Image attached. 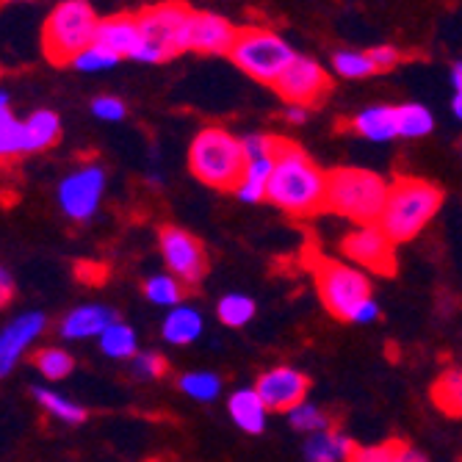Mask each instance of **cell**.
I'll use <instances>...</instances> for the list:
<instances>
[{"label":"cell","mask_w":462,"mask_h":462,"mask_svg":"<svg viewBox=\"0 0 462 462\" xmlns=\"http://www.w3.org/2000/svg\"><path fill=\"white\" fill-rule=\"evenodd\" d=\"M327 183L329 172L321 170L300 144L288 139L280 142L274 172L266 189V199L272 205L297 219L319 217L327 211Z\"/></svg>","instance_id":"obj_1"},{"label":"cell","mask_w":462,"mask_h":462,"mask_svg":"<svg viewBox=\"0 0 462 462\" xmlns=\"http://www.w3.org/2000/svg\"><path fill=\"white\" fill-rule=\"evenodd\" d=\"M391 183L360 166H338L329 172L327 183V211L344 217L357 227L380 225Z\"/></svg>","instance_id":"obj_2"},{"label":"cell","mask_w":462,"mask_h":462,"mask_svg":"<svg viewBox=\"0 0 462 462\" xmlns=\"http://www.w3.org/2000/svg\"><path fill=\"white\" fill-rule=\"evenodd\" d=\"M440 205H443V191L435 183L418 178H396L388 191L380 227L393 244L412 241L438 217Z\"/></svg>","instance_id":"obj_3"},{"label":"cell","mask_w":462,"mask_h":462,"mask_svg":"<svg viewBox=\"0 0 462 462\" xmlns=\"http://www.w3.org/2000/svg\"><path fill=\"white\" fill-rule=\"evenodd\" d=\"M189 170L191 175L211 186L217 191H230L241 186L244 170H246V155L241 147V139H236L225 128H202L189 147Z\"/></svg>","instance_id":"obj_4"},{"label":"cell","mask_w":462,"mask_h":462,"mask_svg":"<svg viewBox=\"0 0 462 462\" xmlns=\"http://www.w3.org/2000/svg\"><path fill=\"white\" fill-rule=\"evenodd\" d=\"M142 48L136 61L142 64H161L172 56L191 51V20L194 9L186 4H155L136 12Z\"/></svg>","instance_id":"obj_5"},{"label":"cell","mask_w":462,"mask_h":462,"mask_svg":"<svg viewBox=\"0 0 462 462\" xmlns=\"http://www.w3.org/2000/svg\"><path fill=\"white\" fill-rule=\"evenodd\" d=\"M100 17L83 0H64L59 4L42 28V53L53 64H72L83 51H89L97 39Z\"/></svg>","instance_id":"obj_6"},{"label":"cell","mask_w":462,"mask_h":462,"mask_svg":"<svg viewBox=\"0 0 462 462\" xmlns=\"http://www.w3.org/2000/svg\"><path fill=\"white\" fill-rule=\"evenodd\" d=\"M313 280L319 288L321 305L329 316L338 321L355 324L360 308L374 300L371 297V280L352 263L335 261V258H316L313 261Z\"/></svg>","instance_id":"obj_7"},{"label":"cell","mask_w":462,"mask_h":462,"mask_svg":"<svg viewBox=\"0 0 462 462\" xmlns=\"http://www.w3.org/2000/svg\"><path fill=\"white\" fill-rule=\"evenodd\" d=\"M297 59L288 42L269 28H241L230 51V61L252 80L274 87L280 75Z\"/></svg>","instance_id":"obj_8"},{"label":"cell","mask_w":462,"mask_h":462,"mask_svg":"<svg viewBox=\"0 0 462 462\" xmlns=\"http://www.w3.org/2000/svg\"><path fill=\"white\" fill-rule=\"evenodd\" d=\"M158 249L166 263V272L178 277L186 288H197L208 274V252L202 241L194 238L189 230L163 225L158 230Z\"/></svg>","instance_id":"obj_9"},{"label":"cell","mask_w":462,"mask_h":462,"mask_svg":"<svg viewBox=\"0 0 462 462\" xmlns=\"http://www.w3.org/2000/svg\"><path fill=\"white\" fill-rule=\"evenodd\" d=\"M344 258L352 261V266H360L365 272L393 277L399 263H396V244L383 233L380 225L371 227H355L352 233L344 236L341 241Z\"/></svg>","instance_id":"obj_10"},{"label":"cell","mask_w":462,"mask_h":462,"mask_svg":"<svg viewBox=\"0 0 462 462\" xmlns=\"http://www.w3.org/2000/svg\"><path fill=\"white\" fill-rule=\"evenodd\" d=\"M103 191H106L103 166L83 163L59 183V205L69 219L87 222L97 214Z\"/></svg>","instance_id":"obj_11"},{"label":"cell","mask_w":462,"mask_h":462,"mask_svg":"<svg viewBox=\"0 0 462 462\" xmlns=\"http://www.w3.org/2000/svg\"><path fill=\"white\" fill-rule=\"evenodd\" d=\"M329 75L327 69L308 56H297L291 61V67L280 75V80L274 83V92L288 103V106H316L327 97L329 92Z\"/></svg>","instance_id":"obj_12"},{"label":"cell","mask_w":462,"mask_h":462,"mask_svg":"<svg viewBox=\"0 0 462 462\" xmlns=\"http://www.w3.org/2000/svg\"><path fill=\"white\" fill-rule=\"evenodd\" d=\"M255 391L269 410L288 415L291 410H297L300 404L308 402L310 380H308V374H302L297 368L277 365V368H269L266 374L258 376Z\"/></svg>","instance_id":"obj_13"},{"label":"cell","mask_w":462,"mask_h":462,"mask_svg":"<svg viewBox=\"0 0 462 462\" xmlns=\"http://www.w3.org/2000/svg\"><path fill=\"white\" fill-rule=\"evenodd\" d=\"M45 327H48L45 313H36V310L23 313L4 327V332H0V380H6L14 371L25 349L45 332Z\"/></svg>","instance_id":"obj_14"},{"label":"cell","mask_w":462,"mask_h":462,"mask_svg":"<svg viewBox=\"0 0 462 462\" xmlns=\"http://www.w3.org/2000/svg\"><path fill=\"white\" fill-rule=\"evenodd\" d=\"M238 31L227 17H219L214 12H197L191 20V51L205 56H230Z\"/></svg>","instance_id":"obj_15"},{"label":"cell","mask_w":462,"mask_h":462,"mask_svg":"<svg viewBox=\"0 0 462 462\" xmlns=\"http://www.w3.org/2000/svg\"><path fill=\"white\" fill-rule=\"evenodd\" d=\"M95 45L114 53L116 59H136L142 48V31L136 14H111L100 20Z\"/></svg>","instance_id":"obj_16"},{"label":"cell","mask_w":462,"mask_h":462,"mask_svg":"<svg viewBox=\"0 0 462 462\" xmlns=\"http://www.w3.org/2000/svg\"><path fill=\"white\" fill-rule=\"evenodd\" d=\"M116 321V313L108 305H80L61 319V335L67 341H87L100 335Z\"/></svg>","instance_id":"obj_17"},{"label":"cell","mask_w":462,"mask_h":462,"mask_svg":"<svg viewBox=\"0 0 462 462\" xmlns=\"http://www.w3.org/2000/svg\"><path fill=\"white\" fill-rule=\"evenodd\" d=\"M227 412L233 418V424L246 432V435H261L266 430V418H269V407L263 404V399L258 396L255 388H241L230 396L227 402Z\"/></svg>","instance_id":"obj_18"},{"label":"cell","mask_w":462,"mask_h":462,"mask_svg":"<svg viewBox=\"0 0 462 462\" xmlns=\"http://www.w3.org/2000/svg\"><path fill=\"white\" fill-rule=\"evenodd\" d=\"M61 139V119L56 111H33L28 119H23V155L28 152H45L56 147Z\"/></svg>","instance_id":"obj_19"},{"label":"cell","mask_w":462,"mask_h":462,"mask_svg":"<svg viewBox=\"0 0 462 462\" xmlns=\"http://www.w3.org/2000/svg\"><path fill=\"white\" fill-rule=\"evenodd\" d=\"M202 327H205L202 313L191 305H180L166 313L161 324V335H163V341L172 346H189L202 335Z\"/></svg>","instance_id":"obj_20"},{"label":"cell","mask_w":462,"mask_h":462,"mask_svg":"<svg viewBox=\"0 0 462 462\" xmlns=\"http://www.w3.org/2000/svg\"><path fill=\"white\" fill-rule=\"evenodd\" d=\"M357 446L352 443V438L344 432V430H329V432H319V435H310L305 440V459L308 462H349L352 451Z\"/></svg>","instance_id":"obj_21"},{"label":"cell","mask_w":462,"mask_h":462,"mask_svg":"<svg viewBox=\"0 0 462 462\" xmlns=\"http://www.w3.org/2000/svg\"><path fill=\"white\" fill-rule=\"evenodd\" d=\"M352 131L368 142H391L399 136L396 106H371L352 119Z\"/></svg>","instance_id":"obj_22"},{"label":"cell","mask_w":462,"mask_h":462,"mask_svg":"<svg viewBox=\"0 0 462 462\" xmlns=\"http://www.w3.org/2000/svg\"><path fill=\"white\" fill-rule=\"evenodd\" d=\"M274 158H255V161H246V170L241 178V186L236 189V197L241 202H263L266 199V189L274 172Z\"/></svg>","instance_id":"obj_23"},{"label":"cell","mask_w":462,"mask_h":462,"mask_svg":"<svg viewBox=\"0 0 462 462\" xmlns=\"http://www.w3.org/2000/svg\"><path fill=\"white\" fill-rule=\"evenodd\" d=\"M100 352L114 357V360H131L139 355V338H136V329L125 321H114L103 335H100Z\"/></svg>","instance_id":"obj_24"},{"label":"cell","mask_w":462,"mask_h":462,"mask_svg":"<svg viewBox=\"0 0 462 462\" xmlns=\"http://www.w3.org/2000/svg\"><path fill=\"white\" fill-rule=\"evenodd\" d=\"M432 402L440 412L459 418L462 415V368H446L435 385H432Z\"/></svg>","instance_id":"obj_25"},{"label":"cell","mask_w":462,"mask_h":462,"mask_svg":"<svg viewBox=\"0 0 462 462\" xmlns=\"http://www.w3.org/2000/svg\"><path fill=\"white\" fill-rule=\"evenodd\" d=\"M186 293H189V288L178 277H172L170 272L152 274V277L144 280V297L152 305H161V308H170V310L180 308L183 300H186Z\"/></svg>","instance_id":"obj_26"},{"label":"cell","mask_w":462,"mask_h":462,"mask_svg":"<svg viewBox=\"0 0 462 462\" xmlns=\"http://www.w3.org/2000/svg\"><path fill=\"white\" fill-rule=\"evenodd\" d=\"M396 128L402 139H421L432 134L435 116L421 103H404V106H396Z\"/></svg>","instance_id":"obj_27"},{"label":"cell","mask_w":462,"mask_h":462,"mask_svg":"<svg viewBox=\"0 0 462 462\" xmlns=\"http://www.w3.org/2000/svg\"><path fill=\"white\" fill-rule=\"evenodd\" d=\"M23 155V122L9 108V92L0 89V161Z\"/></svg>","instance_id":"obj_28"},{"label":"cell","mask_w":462,"mask_h":462,"mask_svg":"<svg viewBox=\"0 0 462 462\" xmlns=\"http://www.w3.org/2000/svg\"><path fill=\"white\" fill-rule=\"evenodd\" d=\"M288 421H291V427L297 430V432H302V435H319V432H329V430H335V421H332V415L324 410V407H319V404H310V402H305V404H300L297 410H291L288 412Z\"/></svg>","instance_id":"obj_29"},{"label":"cell","mask_w":462,"mask_h":462,"mask_svg":"<svg viewBox=\"0 0 462 462\" xmlns=\"http://www.w3.org/2000/svg\"><path fill=\"white\" fill-rule=\"evenodd\" d=\"M255 300L246 297V293H227V297L219 300L217 305V316L225 327H233V329H241L246 327L252 319H255Z\"/></svg>","instance_id":"obj_30"},{"label":"cell","mask_w":462,"mask_h":462,"mask_svg":"<svg viewBox=\"0 0 462 462\" xmlns=\"http://www.w3.org/2000/svg\"><path fill=\"white\" fill-rule=\"evenodd\" d=\"M31 393H33V399H36L42 407H45L51 415H56L59 421H64V424H83V421H87V410H83L80 404H75V402H69V399H64V396L56 393V391L33 388Z\"/></svg>","instance_id":"obj_31"},{"label":"cell","mask_w":462,"mask_h":462,"mask_svg":"<svg viewBox=\"0 0 462 462\" xmlns=\"http://www.w3.org/2000/svg\"><path fill=\"white\" fill-rule=\"evenodd\" d=\"M33 365L42 376H45V380H64V376L72 374L75 360L69 352H64L59 346H42L33 355Z\"/></svg>","instance_id":"obj_32"},{"label":"cell","mask_w":462,"mask_h":462,"mask_svg":"<svg viewBox=\"0 0 462 462\" xmlns=\"http://www.w3.org/2000/svg\"><path fill=\"white\" fill-rule=\"evenodd\" d=\"M180 391L197 402H214L222 393V376L214 371H189L178 380Z\"/></svg>","instance_id":"obj_33"},{"label":"cell","mask_w":462,"mask_h":462,"mask_svg":"<svg viewBox=\"0 0 462 462\" xmlns=\"http://www.w3.org/2000/svg\"><path fill=\"white\" fill-rule=\"evenodd\" d=\"M332 69L346 80H363L376 75V67L368 51H338L332 56Z\"/></svg>","instance_id":"obj_34"},{"label":"cell","mask_w":462,"mask_h":462,"mask_svg":"<svg viewBox=\"0 0 462 462\" xmlns=\"http://www.w3.org/2000/svg\"><path fill=\"white\" fill-rule=\"evenodd\" d=\"M116 64H119V59H116L114 53L103 51L100 45H92L89 51H83V53L72 61V67L80 69V72H103V69H111V67H116Z\"/></svg>","instance_id":"obj_35"},{"label":"cell","mask_w":462,"mask_h":462,"mask_svg":"<svg viewBox=\"0 0 462 462\" xmlns=\"http://www.w3.org/2000/svg\"><path fill=\"white\" fill-rule=\"evenodd\" d=\"M166 371H170V363L158 352H139L134 357V376L139 380H161Z\"/></svg>","instance_id":"obj_36"},{"label":"cell","mask_w":462,"mask_h":462,"mask_svg":"<svg viewBox=\"0 0 462 462\" xmlns=\"http://www.w3.org/2000/svg\"><path fill=\"white\" fill-rule=\"evenodd\" d=\"M402 443L399 440H388L380 446H357L349 457V462H396Z\"/></svg>","instance_id":"obj_37"},{"label":"cell","mask_w":462,"mask_h":462,"mask_svg":"<svg viewBox=\"0 0 462 462\" xmlns=\"http://www.w3.org/2000/svg\"><path fill=\"white\" fill-rule=\"evenodd\" d=\"M125 111H128V108H125V103L119 97L100 95V97L92 100V114L97 119H103V122H119V119H125Z\"/></svg>","instance_id":"obj_38"},{"label":"cell","mask_w":462,"mask_h":462,"mask_svg":"<svg viewBox=\"0 0 462 462\" xmlns=\"http://www.w3.org/2000/svg\"><path fill=\"white\" fill-rule=\"evenodd\" d=\"M368 56H371L376 72H388V69H393L402 61V51L393 48V45H376V48L368 51Z\"/></svg>","instance_id":"obj_39"},{"label":"cell","mask_w":462,"mask_h":462,"mask_svg":"<svg viewBox=\"0 0 462 462\" xmlns=\"http://www.w3.org/2000/svg\"><path fill=\"white\" fill-rule=\"evenodd\" d=\"M12 297H14V277L0 266V308L9 305Z\"/></svg>","instance_id":"obj_40"},{"label":"cell","mask_w":462,"mask_h":462,"mask_svg":"<svg viewBox=\"0 0 462 462\" xmlns=\"http://www.w3.org/2000/svg\"><path fill=\"white\" fill-rule=\"evenodd\" d=\"M380 319V305H376L374 300H368L363 308H360V313L355 316V324H371V321H376Z\"/></svg>","instance_id":"obj_41"},{"label":"cell","mask_w":462,"mask_h":462,"mask_svg":"<svg viewBox=\"0 0 462 462\" xmlns=\"http://www.w3.org/2000/svg\"><path fill=\"white\" fill-rule=\"evenodd\" d=\"M308 119V108H302V106H288L285 108V122H291V125H302Z\"/></svg>","instance_id":"obj_42"},{"label":"cell","mask_w":462,"mask_h":462,"mask_svg":"<svg viewBox=\"0 0 462 462\" xmlns=\"http://www.w3.org/2000/svg\"><path fill=\"white\" fill-rule=\"evenodd\" d=\"M451 83H454V95H462V61L454 64V69H451Z\"/></svg>","instance_id":"obj_43"},{"label":"cell","mask_w":462,"mask_h":462,"mask_svg":"<svg viewBox=\"0 0 462 462\" xmlns=\"http://www.w3.org/2000/svg\"><path fill=\"white\" fill-rule=\"evenodd\" d=\"M451 111L462 119V95H454V100H451Z\"/></svg>","instance_id":"obj_44"}]
</instances>
